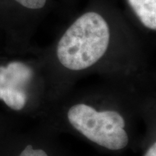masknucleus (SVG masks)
<instances>
[{
  "label": "nucleus",
  "mask_w": 156,
  "mask_h": 156,
  "mask_svg": "<svg viewBox=\"0 0 156 156\" xmlns=\"http://www.w3.org/2000/svg\"><path fill=\"white\" fill-rule=\"evenodd\" d=\"M110 40L107 22L98 13L89 12L77 18L60 38L57 58L64 67L74 71L85 69L106 54Z\"/></svg>",
  "instance_id": "obj_1"
},
{
  "label": "nucleus",
  "mask_w": 156,
  "mask_h": 156,
  "mask_svg": "<svg viewBox=\"0 0 156 156\" xmlns=\"http://www.w3.org/2000/svg\"><path fill=\"white\" fill-rule=\"evenodd\" d=\"M67 118L74 128L98 145L118 151L128 145L127 133L111 121L107 111L98 112L88 105L80 103L69 108Z\"/></svg>",
  "instance_id": "obj_2"
},
{
  "label": "nucleus",
  "mask_w": 156,
  "mask_h": 156,
  "mask_svg": "<svg viewBox=\"0 0 156 156\" xmlns=\"http://www.w3.org/2000/svg\"><path fill=\"white\" fill-rule=\"evenodd\" d=\"M34 75L33 69L21 62H12L6 67L0 66V90L25 91Z\"/></svg>",
  "instance_id": "obj_3"
},
{
  "label": "nucleus",
  "mask_w": 156,
  "mask_h": 156,
  "mask_svg": "<svg viewBox=\"0 0 156 156\" xmlns=\"http://www.w3.org/2000/svg\"><path fill=\"white\" fill-rule=\"evenodd\" d=\"M130 7L146 28L156 30V0H128Z\"/></svg>",
  "instance_id": "obj_4"
},
{
  "label": "nucleus",
  "mask_w": 156,
  "mask_h": 156,
  "mask_svg": "<svg viewBox=\"0 0 156 156\" xmlns=\"http://www.w3.org/2000/svg\"><path fill=\"white\" fill-rule=\"evenodd\" d=\"M23 7L30 9H39L44 7L46 0H15Z\"/></svg>",
  "instance_id": "obj_5"
},
{
  "label": "nucleus",
  "mask_w": 156,
  "mask_h": 156,
  "mask_svg": "<svg viewBox=\"0 0 156 156\" xmlns=\"http://www.w3.org/2000/svg\"><path fill=\"white\" fill-rule=\"evenodd\" d=\"M19 156H48L43 150H34L32 145H28Z\"/></svg>",
  "instance_id": "obj_6"
},
{
  "label": "nucleus",
  "mask_w": 156,
  "mask_h": 156,
  "mask_svg": "<svg viewBox=\"0 0 156 156\" xmlns=\"http://www.w3.org/2000/svg\"><path fill=\"white\" fill-rule=\"evenodd\" d=\"M145 156H156V143L155 142H154L153 145L147 150V151L146 152Z\"/></svg>",
  "instance_id": "obj_7"
}]
</instances>
